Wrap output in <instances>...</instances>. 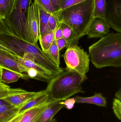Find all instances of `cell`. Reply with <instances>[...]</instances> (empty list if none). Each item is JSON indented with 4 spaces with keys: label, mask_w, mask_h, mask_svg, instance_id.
Returning a JSON list of instances; mask_svg holds the SVG:
<instances>
[{
    "label": "cell",
    "mask_w": 121,
    "mask_h": 122,
    "mask_svg": "<svg viewBox=\"0 0 121 122\" xmlns=\"http://www.w3.org/2000/svg\"><path fill=\"white\" fill-rule=\"evenodd\" d=\"M94 0H85L54 13L59 24H64L72 29L78 42L87 34L94 18Z\"/></svg>",
    "instance_id": "cell-1"
},
{
    "label": "cell",
    "mask_w": 121,
    "mask_h": 122,
    "mask_svg": "<svg viewBox=\"0 0 121 122\" xmlns=\"http://www.w3.org/2000/svg\"><path fill=\"white\" fill-rule=\"evenodd\" d=\"M91 61L97 69L121 66V34L111 33L89 48Z\"/></svg>",
    "instance_id": "cell-2"
},
{
    "label": "cell",
    "mask_w": 121,
    "mask_h": 122,
    "mask_svg": "<svg viewBox=\"0 0 121 122\" xmlns=\"http://www.w3.org/2000/svg\"><path fill=\"white\" fill-rule=\"evenodd\" d=\"M0 44L20 57H22L25 53L31 54L35 58V63L47 70L53 76L64 70L52 61L40 49L37 44H31L11 34H0Z\"/></svg>",
    "instance_id": "cell-3"
},
{
    "label": "cell",
    "mask_w": 121,
    "mask_h": 122,
    "mask_svg": "<svg viewBox=\"0 0 121 122\" xmlns=\"http://www.w3.org/2000/svg\"><path fill=\"white\" fill-rule=\"evenodd\" d=\"M87 79L86 75L64 69L63 71L53 76L48 82L46 90L50 99L64 101L76 94L84 93L82 85Z\"/></svg>",
    "instance_id": "cell-4"
},
{
    "label": "cell",
    "mask_w": 121,
    "mask_h": 122,
    "mask_svg": "<svg viewBox=\"0 0 121 122\" xmlns=\"http://www.w3.org/2000/svg\"><path fill=\"white\" fill-rule=\"evenodd\" d=\"M32 0H15L12 11L4 23L13 35L24 39L25 24Z\"/></svg>",
    "instance_id": "cell-5"
},
{
    "label": "cell",
    "mask_w": 121,
    "mask_h": 122,
    "mask_svg": "<svg viewBox=\"0 0 121 122\" xmlns=\"http://www.w3.org/2000/svg\"><path fill=\"white\" fill-rule=\"evenodd\" d=\"M63 55L66 70L74 71L81 75H86L90 70L89 56L77 44L70 45Z\"/></svg>",
    "instance_id": "cell-6"
},
{
    "label": "cell",
    "mask_w": 121,
    "mask_h": 122,
    "mask_svg": "<svg viewBox=\"0 0 121 122\" xmlns=\"http://www.w3.org/2000/svg\"><path fill=\"white\" fill-rule=\"evenodd\" d=\"M39 37V12L37 5L33 0L30 6L25 24L24 40L32 44H37Z\"/></svg>",
    "instance_id": "cell-7"
},
{
    "label": "cell",
    "mask_w": 121,
    "mask_h": 122,
    "mask_svg": "<svg viewBox=\"0 0 121 122\" xmlns=\"http://www.w3.org/2000/svg\"><path fill=\"white\" fill-rule=\"evenodd\" d=\"M110 28L121 33V0H107L106 20Z\"/></svg>",
    "instance_id": "cell-8"
},
{
    "label": "cell",
    "mask_w": 121,
    "mask_h": 122,
    "mask_svg": "<svg viewBox=\"0 0 121 122\" xmlns=\"http://www.w3.org/2000/svg\"><path fill=\"white\" fill-rule=\"evenodd\" d=\"M0 67L26 75L28 70L17 60L15 54L2 49H0Z\"/></svg>",
    "instance_id": "cell-9"
},
{
    "label": "cell",
    "mask_w": 121,
    "mask_h": 122,
    "mask_svg": "<svg viewBox=\"0 0 121 122\" xmlns=\"http://www.w3.org/2000/svg\"><path fill=\"white\" fill-rule=\"evenodd\" d=\"M110 28L105 20L101 18H94L87 35L89 38H101L109 33Z\"/></svg>",
    "instance_id": "cell-10"
},
{
    "label": "cell",
    "mask_w": 121,
    "mask_h": 122,
    "mask_svg": "<svg viewBox=\"0 0 121 122\" xmlns=\"http://www.w3.org/2000/svg\"><path fill=\"white\" fill-rule=\"evenodd\" d=\"M42 91L27 92L26 93L13 95L4 99L10 105L20 109L26 105L40 95Z\"/></svg>",
    "instance_id": "cell-11"
},
{
    "label": "cell",
    "mask_w": 121,
    "mask_h": 122,
    "mask_svg": "<svg viewBox=\"0 0 121 122\" xmlns=\"http://www.w3.org/2000/svg\"><path fill=\"white\" fill-rule=\"evenodd\" d=\"M61 101L52 100L43 111L35 122H51L55 115L65 107Z\"/></svg>",
    "instance_id": "cell-12"
},
{
    "label": "cell",
    "mask_w": 121,
    "mask_h": 122,
    "mask_svg": "<svg viewBox=\"0 0 121 122\" xmlns=\"http://www.w3.org/2000/svg\"><path fill=\"white\" fill-rule=\"evenodd\" d=\"M74 98L76 103L77 104H92L103 107H106L107 105L106 99L101 93L95 92L94 95L92 97H82L76 96Z\"/></svg>",
    "instance_id": "cell-13"
},
{
    "label": "cell",
    "mask_w": 121,
    "mask_h": 122,
    "mask_svg": "<svg viewBox=\"0 0 121 122\" xmlns=\"http://www.w3.org/2000/svg\"><path fill=\"white\" fill-rule=\"evenodd\" d=\"M52 100L37 107L31 109L26 112L21 120L19 122H35L43 111Z\"/></svg>",
    "instance_id": "cell-14"
},
{
    "label": "cell",
    "mask_w": 121,
    "mask_h": 122,
    "mask_svg": "<svg viewBox=\"0 0 121 122\" xmlns=\"http://www.w3.org/2000/svg\"><path fill=\"white\" fill-rule=\"evenodd\" d=\"M50 100L49 94L47 90H43L42 92L40 95L21 108L19 112H26L34 107H39L47 103Z\"/></svg>",
    "instance_id": "cell-15"
},
{
    "label": "cell",
    "mask_w": 121,
    "mask_h": 122,
    "mask_svg": "<svg viewBox=\"0 0 121 122\" xmlns=\"http://www.w3.org/2000/svg\"><path fill=\"white\" fill-rule=\"evenodd\" d=\"M1 81L3 83L9 84L15 82L17 81L20 78L26 80L28 79L26 75L19 74L5 68H1Z\"/></svg>",
    "instance_id": "cell-16"
},
{
    "label": "cell",
    "mask_w": 121,
    "mask_h": 122,
    "mask_svg": "<svg viewBox=\"0 0 121 122\" xmlns=\"http://www.w3.org/2000/svg\"><path fill=\"white\" fill-rule=\"evenodd\" d=\"M20 109L9 104L0 106V122H7L18 113Z\"/></svg>",
    "instance_id": "cell-17"
},
{
    "label": "cell",
    "mask_w": 121,
    "mask_h": 122,
    "mask_svg": "<svg viewBox=\"0 0 121 122\" xmlns=\"http://www.w3.org/2000/svg\"><path fill=\"white\" fill-rule=\"evenodd\" d=\"M27 91L21 88H11L10 86L0 81V99L13 95L26 93Z\"/></svg>",
    "instance_id": "cell-18"
},
{
    "label": "cell",
    "mask_w": 121,
    "mask_h": 122,
    "mask_svg": "<svg viewBox=\"0 0 121 122\" xmlns=\"http://www.w3.org/2000/svg\"><path fill=\"white\" fill-rule=\"evenodd\" d=\"M54 39V32L50 30H49L39 37L38 41L43 53H45L48 51Z\"/></svg>",
    "instance_id": "cell-19"
},
{
    "label": "cell",
    "mask_w": 121,
    "mask_h": 122,
    "mask_svg": "<svg viewBox=\"0 0 121 122\" xmlns=\"http://www.w3.org/2000/svg\"><path fill=\"white\" fill-rule=\"evenodd\" d=\"M37 5L39 12L40 37L50 30L48 26V20L47 12L40 6L38 4Z\"/></svg>",
    "instance_id": "cell-20"
},
{
    "label": "cell",
    "mask_w": 121,
    "mask_h": 122,
    "mask_svg": "<svg viewBox=\"0 0 121 122\" xmlns=\"http://www.w3.org/2000/svg\"><path fill=\"white\" fill-rule=\"evenodd\" d=\"M15 56L18 61L21 63L22 65L27 67L28 69L33 68L41 74H45L51 75V73L47 70L45 69L42 66L37 64L36 63L32 61L28 60L27 59L23 57H20L15 55ZM53 76V75H52Z\"/></svg>",
    "instance_id": "cell-21"
},
{
    "label": "cell",
    "mask_w": 121,
    "mask_h": 122,
    "mask_svg": "<svg viewBox=\"0 0 121 122\" xmlns=\"http://www.w3.org/2000/svg\"><path fill=\"white\" fill-rule=\"evenodd\" d=\"M15 0H0V18L4 20L10 14Z\"/></svg>",
    "instance_id": "cell-22"
},
{
    "label": "cell",
    "mask_w": 121,
    "mask_h": 122,
    "mask_svg": "<svg viewBox=\"0 0 121 122\" xmlns=\"http://www.w3.org/2000/svg\"><path fill=\"white\" fill-rule=\"evenodd\" d=\"M59 52L56 40L54 39L48 51L45 54L57 66L59 67L60 64Z\"/></svg>",
    "instance_id": "cell-23"
},
{
    "label": "cell",
    "mask_w": 121,
    "mask_h": 122,
    "mask_svg": "<svg viewBox=\"0 0 121 122\" xmlns=\"http://www.w3.org/2000/svg\"><path fill=\"white\" fill-rule=\"evenodd\" d=\"M107 0H94V18H99L106 20V9Z\"/></svg>",
    "instance_id": "cell-24"
},
{
    "label": "cell",
    "mask_w": 121,
    "mask_h": 122,
    "mask_svg": "<svg viewBox=\"0 0 121 122\" xmlns=\"http://www.w3.org/2000/svg\"><path fill=\"white\" fill-rule=\"evenodd\" d=\"M60 24L62 30L63 38L66 40L67 42L66 48L72 44H77L78 42L76 41V38L73 31L66 24Z\"/></svg>",
    "instance_id": "cell-25"
},
{
    "label": "cell",
    "mask_w": 121,
    "mask_h": 122,
    "mask_svg": "<svg viewBox=\"0 0 121 122\" xmlns=\"http://www.w3.org/2000/svg\"><path fill=\"white\" fill-rule=\"evenodd\" d=\"M37 4L40 6L47 13H53L54 12L50 0H33Z\"/></svg>",
    "instance_id": "cell-26"
},
{
    "label": "cell",
    "mask_w": 121,
    "mask_h": 122,
    "mask_svg": "<svg viewBox=\"0 0 121 122\" xmlns=\"http://www.w3.org/2000/svg\"><path fill=\"white\" fill-rule=\"evenodd\" d=\"M47 14L49 29L54 32L59 24L58 23L57 17L54 13H47Z\"/></svg>",
    "instance_id": "cell-27"
},
{
    "label": "cell",
    "mask_w": 121,
    "mask_h": 122,
    "mask_svg": "<svg viewBox=\"0 0 121 122\" xmlns=\"http://www.w3.org/2000/svg\"><path fill=\"white\" fill-rule=\"evenodd\" d=\"M113 109L115 115L119 120L121 119V100L115 98L113 102Z\"/></svg>",
    "instance_id": "cell-28"
},
{
    "label": "cell",
    "mask_w": 121,
    "mask_h": 122,
    "mask_svg": "<svg viewBox=\"0 0 121 122\" xmlns=\"http://www.w3.org/2000/svg\"><path fill=\"white\" fill-rule=\"evenodd\" d=\"M85 0H63L59 9L58 11L62 10L68 7L79 3Z\"/></svg>",
    "instance_id": "cell-29"
},
{
    "label": "cell",
    "mask_w": 121,
    "mask_h": 122,
    "mask_svg": "<svg viewBox=\"0 0 121 122\" xmlns=\"http://www.w3.org/2000/svg\"><path fill=\"white\" fill-rule=\"evenodd\" d=\"M60 103L64 105L65 107L67 109L70 110L74 108L75 104L76 103L74 97L69 98L64 101H61Z\"/></svg>",
    "instance_id": "cell-30"
},
{
    "label": "cell",
    "mask_w": 121,
    "mask_h": 122,
    "mask_svg": "<svg viewBox=\"0 0 121 122\" xmlns=\"http://www.w3.org/2000/svg\"><path fill=\"white\" fill-rule=\"evenodd\" d=\"M11 34L10 31L4 23L3 20L0 19V34L9 35Z\"/></svg>",
    "instance_id": "cell-31"
},
{
    "label": "cell",
    "mask_w": 121,
    "mask_h": 122,
    "mask_svg": "<svg viewBox=\"0 0 121 122\" xmlns=\"http://www.w3.org/2000/svg\"><path fill=\"white\" fill-rule=\"evenodd\" d=\"M55 39L57 40L63 38L62 30L61 27V24L60 23L54 31Z\"/></svg>",
    "instance_id": "cell-32"
},
{
    "label": "cell",
    "mask_w": 121,
    "mask_h": 122,
    "mask_svg": "<svg viewBox=\"0 0 121 122\" xmlns=\"http://www.w3.org/2000/svg\"><path fill=\"white\" fill-rule=\"evenodd\" d=\"M56 41L57 46L59 51H61L64 48H66L67 47V42L64 38H61L58 40H56Z\"/></svg>",
    "instance_id": "cell-33"
},
{
    "label": "cell",
    "mask_w": 121,
    "mask_h": 122,
    "mask_svg": "<svg viewBox=\"0 0 121 122\" xmlns=\"http://www.w3.org/2000/svg\"><path fill=\"white\" fill-rule=\"evenodd\" d=\"M54 11H58L59 9L63 0H50Z\"/></svg>",
    "instance_id": "cell-34"
},
{
    "label": "cell",
    "mask_w": 121,
    "mask_h": 122,
    "mask_svg": "<svg viewBox=\"0 0 121 122\" xmlns=\"http://www.w3.org/2000/svg\"><path fill=\"white\" fill-rule=\"evenodd\" d=\"M27 112V111H26ZM19 112L7 122H19L22 118L25 112Z\"/></svg>",
    "instance_id": "cell-35"
},
{
    "label": "cell",
    "mask_w": 121,
    "mask_h": 122,
    "mask_svg": "<svg viewBox=\"0 0 121 122\" xmlns=\"http://www.w3.org/2000/svg\"><path fill=\"white\" fill-rule=\"evenodd\" d=\"M116 98L121 100V88L118 90L115 94Z\"/></svg>",
    "instance_id": "cell-36"
},
{
    "label": "cell",
    "mask_w": 121,
    "mask_h": 122,
    "mask_svg": "<svg viewBox=\"0 0 121 122\" xmlns=\"http://www.w3.org/2000/svg\"><path fill=\"white\" fill-rule=\"evenodd\" d=\"M0 49H2V50H4V51H8V52H10V53H11V51L10 50H9L7 48H6L5 46H2V45H1V44H0Z\"/></svg>",
    "instance_id": "cell-37"
},
{
    "label": "cell",
    "mask_w": 121,
    "mask_h": 122,
    "mask_svg": "<svg viewBox=\"0 0 121 122\" xmlns=\"http://www.w3.org/2000/svg\"><path fill=\"white\" fill-rule=\"evenodd\" d=\"M8 104L6 102L4 99H0V106L4 105L7 104Z\"/></svg>",
    "instance_id": "cell-38"
},
{
    "label": "cell",
    "mask_w": 121,
    "mask_h": 122,
    "mask_svg": "<svg viewBox=\"0 0 121 122\" xmlns=\"http://www.w3.org/2000/svg\"><path fill=\"white\" fill-rule=\"evenodd\" d=\"M1 72H2V69L1 67H0V81H1Z\"/></svg>",
    "instance_id": "cell-39"
},
{
    "label": "cell",
    "mask_w": 121,
    "mask_h": 122,
    "mask_svg": "<svg viewBox=\"0 0 121 122\" xmlns=\"http://www.w3.org/2000/svg\"><path fill=\"white\" fill-rule=\"evenodd\" d=\"M51 122H57L56 119H54V118H53V120H52V121Z\"/></svg>",
    "instance_id": "cell-40"
},
{
    "label": "cell",
    "mask_w": 121,
    "mask_h": 122,
    "mask_svg": "<svg viewBox=\"0 0 121 122\" xmlns=\"http://www.w3.org/2000/svg\"><path fill=\"white\" fill-rule=\"evenodd\" d=\"M1 20H2V19H1Z\"/></svg>",
    "instance_id": "cell-41"
}]
</instances>
